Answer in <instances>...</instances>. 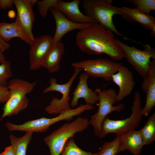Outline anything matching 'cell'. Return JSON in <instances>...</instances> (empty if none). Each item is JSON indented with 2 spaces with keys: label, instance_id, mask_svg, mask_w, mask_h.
<instances>
[{
  "label": "cell",
  "instance_id": "e0dca14e",
  "mask_svg": "<svg viewBox=\"0 0 155 155\" xmlns=\"http://www.w3.org/2000/svg\"><path fill=\"white\" fill-rule=\"evenodd\" d=\"M65 50L64 45L61 41L53 44L42 61L41 67L50 73L58 71Z\"/></svg>",
  "mask_w": 155,
  "mask_h": 155
},
{
  "label": "cell",
  "instance_id": "f546056e",
  "mask_svg": "<svg viewBox=\"0 0 155 155\" xmlns=\"http://www.w3.org/2000/svg\"><path fill=\"white\" fill-rule=\"evenodd\" d=\"M7 61L3 53L0 51V64L6 62Z\"/></svg>",
  "mask_w": 155,
  "mask_h": 155
},
{
  "label": "cell",
  "instance_id": "3957f363",
  "mask_svg": "<svg viewBox=\"0 0 155 155\" xmlns=\"http://www.w3.org/2000/svg\"><path fill=\"white\" fill-rule=\"evenodd\" d=\"M36 83L17 78L8 81L9 96L3 107L0 121L5 117L16 115L27 108L29 101L26 95L32 91Z\"/></svg>",
  "mask_w": 155,
  "mask_h": 155
},
{
  "label": "cell",
  "instance_id": "5bb4252c",
  "mask_svg": "<svg viewBox=\"0 0 155 155\" xmlns=\"http://www.w3.org/2000/svg\"><path fill=\"white\" fill-rule=\"evenodd\" d=\"M143 78L142 88L146 94V98L142 114L147 116L155 106V59L151 61L147 74Z\"/></svg>",
  "mask_w": 155,
  "mask_h": 155
},
{
  "label": "cell",
  "instance_id": "d4e9b609",
  "mask_svg": "<svg viewBox=\"0 0 155 155\" xmlns=\"http://www.w3.org/2000/svg\"><path fill=\"white\" fill-rule=\"evenodd\" d=\"M11 63L9 61L0 65V86L7 87L8 80L12 76Z\"/></svg>",
  "mask_w": 155,
  "mask_h": 155
},
{
  "label": "cell",
  "instance_id": "d6986e66",
  "mask_svg": "<svg viewBox=\"0 0 155 155\" xmlns=\"http://www.w3.org/2000/svg\"><path fill=\"white\" fill-rule=\"evenodd\" d=\"M14 37H18L28 44V41L22 29L15 21L11 23H0V38L7 42Z\"/></svg>",
  "mask_w": 155,
  "mask_h": 155
},
{
  "label": "cell",
  "instance_id": "2e32d148",
  "mask_svg": "<svg viewBox=\"0 0 155 155\" xmlns=\"http://www.w3.org/2000/svg\"><path fill=\"white\" fill-rule=\"evenodd\" d=\"M119 137L121 151L127 150L133 155H139L144 146L140 130L133 129L117 135Z\"/></svg>",
  "mask_w": 155,
  "mask_h": 155
},
{
  "label": "cell",
  "instance_id": "4316f807",
  "mask_svg": "<svg viewBox=\"0 0 155 155\" xmlns=\"http://www.w3.org/2000/svg\"><path fill=\"white\" fill-rule=\"evenodd\" d=\"M9 96V91L7 87L0 86V103H5Z\"/></svg>",
  "mask_w": 155,
  "mask_h": 155
},
{
  "label": "cell",
  "instance_id": "7a4b0ae2",
  "mask_svg": "<svg viewBox=\"0 0 155 155\" xmlns=\"http://www.w3.org/2000/svg\"><path fill=\"white\" fill-rule=\"evenodd\" d=\"M111 0H84L82 5L85 15L90 17L97 23L106 29L115 33L117 35L122 36L125 40L134 42H137L129 38L119 32L114 24L113 18L115 14L121 16L129 22L132 21L124 11L122 7H119L112 5Z\"/></svg>",
  "mask_w": 155,
  "mask_h": 155
},
{
  "label": "cell",
  "instance_id": "6da1fadb",
  "mask_svg": "<svg viewBox=\"0 0 155 155\" xmlns=\"http://www.w3.org/2000/svg\"><path fill=\"white\" fill-rule=\"evenodd\" d=\"M75 39L79 49L86 54H105L116 61L125 57L124 52L116 43L113 32L98 23L80 30Z\"/></svg>",
  "mask_w": 155,
  "mask_h": 155
},
{
  "label": "cell",
  "instance_id": "603a6c76",
  "mask_svg": "<svg viewBox=\"0 0 155 155\" xmlns=\"http://www.w3.org/2000/svg\"><path fill=\"white\" fill-rule=\"evenodd\" d=\"M121 151L119 137L116 135L112 141H106L100 148L98 155H117Z\"/></svg>",
  "mask_w": 155,
  "mask_h": 155
},
{
  "label": "cell",
  "instance_id": "ac0fdd59",
  "mask_svg": "<svg viewBox=\"0 0 155 155\" xmlns=\"http://www.w3.org/2000/svg\"><path fill=\"white\" fill-rule=\"evenodd\" d=\"M122 8L123 11L132 21L138 22L146 28L150 30L151 36L155 37V19L153 16L142 13L135 8L123 7Z\"/></svg>",
  "mask_w": 155,
  "mask_h": 155
},
{
  "label": "cell",
  "instance_id": "9a60e30c",
  "mask_svg": "<svg viewBox=\"0 0 155 155\" xmlns=\"http://www.w3.org/2000/svg\"><path fill=\"white\" fill-rule=\"evenodd\" d=\"M90 75L85 72L82 73L79 77V82L72 93L73 97L70 106L74 108L78 104L80 98H84L86 104L94 105L98 101V96L97 93L89 88L87 81Z\"/></svg>",
  "mask_w": 155,
  "mask_h": 155
},
{
  "label": "cell",
  "instance_id": "7c38bea8",
  "mask_svg": "<svg viewBox=\"0 0 155 155\" xmlns=\"http://www.w3.org/2000/svg\"><path fill=\"white\" fill-rule=\"evenodd\" d=\"M112 80L119 87L117 102L122 101L130 95L135 85L133 72L122 65L118 71L112 76Z\"/></svg>",
  "mask_w": 155,
  "mask_h": 155
},
{
  "label": "cell",
  "instance_id": "d6a6232c",
  "mask_svg": "<svg viewBox=\"0 0 155 155\" xmlns=\"http://www.w3.org/2000/svg\"><path fill=\"white\" fill-rule=\"evenodd\" d=\"M153 155H155V153H154V154H153Z\"/></svg>",
  "mask_w": 155,
  "mask_h": 155
},
{
  "label": "cell",
  "instance_id": "7402d4cb",
  "mask_svg": "<svg viewBox=\"0 0 155 155\" xmlns=\"http://www.w3.org/2000/svg\"><path fill=\"white\" fill-rule=\"evenodd\" d=\"M98 152L93 154L84 151L75 143L73 137L66 142L60 155H98Z\"/></svg>",
  "mask_w": 155,
  "mask_h": 155
},
{
  "label": "cell",
  "instance_id": "1f68e13d",
  "mask_svg": "<svg viewBox=\"0 0 155 155\" xmlns=\"http://www.w3.org/2000/svg\"><path fill=\"white\" fill-rule=\"evenodd\" d=\"M6 50L4 46L0 42V51H1L2 53H3Z\"/></svg>",
  "mask_w": 155,
  "mask_h": 155
},
{
  "label": "cell",
  "instance_id": "ba28073f",
  "mask_svg": "<svg viewBox=\"0 0 155 155\" xmlns=\"http://www.w3.org/2000/svg\"><path fill=\"white\" fill-rule=\"evenodd\" d=\"M122 65L121 63L106 58L88 59L71 63L74 68L84 69L90 76L101 78L107 81L112 80V76L118 71Z\"/></svg>",
  "mask_w": 155,
  "mask_h": 155
},
{
  "label": "cell",
  "instance_id": "9c48e42d",
  "mask_svg": "<svg viewBox=\"0 0 155 155\" xmlns=\"http://www.w3.org/2000/svg\"><path fill=\"white\" fill-rule=\"evenodd\" d=\"M37 0H13L17 11L15 21L20 26L30 44L34 37L32 28L35 16L32 7Z\"/></svg>",
  "mask_w": 155,
  "mask_h": 155
},
{
  "label": "cell",
  "instance_id": "cb8c5ba5",
  "mask_svg": "<svg viewBox=\"0 0 155 155\" xmlns=\"http://www.w3.org/2000/svg\"><path fill=\"white\" fill-rule=\"evenodd\" d=\"M131 2L136 6L139 11L146 14L150 15V11L155 10L154 0H132Z\"/></svg>",
  "mask_w": 155,
  "mask_h": 155
},
{
  "label": "cell",
  "instance_id": "83f0119b",
  "mask_svg": "<svg viewBox=\"0 0 155 155\" xmlns=\"http://www.w3.org/2000/svg\"><path fill=\"white\" fill-rule=\"evenodd\" d=\"M13 4V0H0V9L5 10L10 9Z\"/></svg>",
  "mask_w": 155,
  "mask_h": 155
},
{
  "label": "cell",
  "instance_id": "8fae6325",
  "mask_svg": "<svg viewBox=\"0 0 155 155\" xmlns=\"http://www.w3.org/2000/svg\"><path fill=\"white\" fill-rule=\"evenodd\" d=\"M49 10L54 18L56 26L55 33L53 38L52 44L60 41L63 37L69 32L75 30H82L94 24H81L73 22L53 7L50 8Z\"/></svg>",
  "mask_w": 155,
  "mask_h": 155
},
{
  "label": "cell",
  "instance_id": "4fadbf2b",
  "mask_svg": "<svg viewBox=\"0 0 155 155\" xmlns=\"http://www.w3.org/2000/svg\"><path fill=\"white\" fill-rule=\"evenodd\" d=\"M80 0L66 2L57 0L53 7L63 14L70 20L79 23H97L91 18L83 14L79 8Z\"/></svg>",
  "mask_w": 155,
  "mask_h": 155
},
{
  "label": "cell",
  "instance_id": "277c9868",
  "mask_svg": "<svg viewBox=\"0 0 155 155\" xmlns=\"http://www.w3.org/2000/svg\"><path fill=\"white\" fill-rule=\"evenodd\" d=\"M90 124L86 118L79 117L63 124L45 137L44 141L49 148L51 155H60L66 142L74 134L86 129Z\"/></svg>",
  "mask_w": 155,
  "mask_h": 155
},
{
  "label": "cell",
  "instance_id": "30bf717a",
  "mask_svg": "<svg viewBox=\"0 0 155 155\" xmlns=\"http://www.w3.org/2000/svg\"><path fill=\"white\" fill-rule=\"evenodd\" d=\"M53 38L49 35L34 37L30 44V70H36L41 67L42 61L52 44Z\"/></svg>",
  "mask_w": 155,
  "mask_h": 155
},
{
  "label": "cell",
  "instance_id": "8992f818",
  "mask_svg": "<svg viewBox=\"0 0 155 155\" xmlns=\"http://www.w3.org/2000/svg\"><path fill=\"white\" fill-rule=\"evenodd\" d=\"M95 91L98 96V108L97 112L91 116L89 123L93 127L95 135L98 136L105 118L113 112H120L124 110L125 105L120 103L117 106H114L117 102V94L113 88L102 91L96 88Z\"/></svg>",
  "mask_w": 155,
  "mask_h": 155
},
{
  "label": "cell",
  "instance_id": "44dd1931",
  "mask_svg": "<svg viewBox=\"0 0 155 155\" xmlns=\"http://www.w3.org/2000/svg\"><path fill=\"white\" fill-rule=\"evenodd\" d=\"M140 131L144 146L149 145L155 141V113L148 118L146 123Z\"/></svg>",
  "mask_w": 155,
  "mask_h": 155
},
{
  "label": "cell",
  "instance_id": "5b68a950",
  "mask_svg": "<svg viewBox=\"0 0 155 155\" xmlns=\"http://www.w3.org/2000/svg\"><path fill=\"white\" fill-rule=\"evenodd\" d=\"M142 109L141 94L139 92H136L134 94L131 115L125 119L118 120L111 119L108 116H107L102 122L98 137L103 138L112 133L119 135L135 129L141 122Z\"/></svg>",
  "mask_w": 155,
  "mask_h": 155
},
{
  "label": "cell",
  "instance_id": "4dcf8cb0",
  "mask_svg": "<svg viewBox=\"0 0 155 155\" xmlns=\"http://www.w3.org/2000/svg\"><path fill=\"white\" fill-rule=\"evenodd\" d=\"M0 42L4 46L6 50H8L10 46V44L7 42L3 40L0 38Z\"/></svg>",
  "mask_w": 155,
  "mask_h": 155
},
{
  "label": "cell",
  "instance_id": "f1b7e54d",
  "mask_svg": "<svg viewBox=\"0 0 155 155\" xmlns=\"http://www.w3.org/2000/svg\"><path fill=\"white\" fill-rule=\"evenodd\" d=\"M0 155H15V152L13 147L10 145L6 147L4 151L0 154Z\"/></svg>",
  "mask_w": 155,
  "mask_h": 155
},
{
  "label": "cell",
  "instance_id": "52a82bcc",
  "mask_svg": "<svg viewBox=\"0 0 155 155\" xmlns=\"http://www.w3.org/2000/svg\"><path fill=\"white\" fill-rule=\"evenodd\" d=\"M117 44L123 51L125 57L138 73L143 78L146 75L151 61L155 59V49L149 45H143L144 49L141 50L134 46H128L115 39Z\"/></svg>",
  "mask_w": 155,
  "mask_h": 155
},
{
  "label": "cell",
  "instance_id": "484cf974",
  "mask_svg": "<svg viewBox=\"0 0 155 155\" xmlns=\"http://www.w3.org/2000/svg\"><path fill=\"white\" fill-rule=\"evenodd\" d=\"M57 0H43L36 2L38 9L41 16L45 18L50 8L53 7Z\"/></svg>",
  "mask_w": 155,
  "mask_h": 155
},
{
  "label": "cell",
  "instance_id": "ffe728a7",
  "mask_svg": "<svg viewBox=\"0 0 155 155\" xmlns=\"http://www.w3.org/2000/svg\"><path fill=\"white\" fill-rule=\"evenodd\" d=\"M33 132H26L25 134L21 137H18L11 134L9 138L11 146L13 148L15 155H26L28 146L31 140Z\"/></svg>",
  "mask_w": 155,
  "mask_h": 155
}]
</instances>
